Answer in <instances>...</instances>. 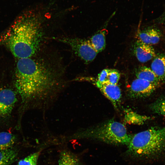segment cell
Returning <instances> with one entry per match:
<instances>
[{
    "label": "cell",
    "instance_id": "6da1fadb",
    "mask_svg": "<svg viewBox=\"0 0 165 165\" xmlns=\"http://www.w3.org/2000/svg\"><path fill=\"white\" fill-rule=\"evenodd\" d=\"M15 76V86L22 102L34 101L39 108L47 106L64 87L57 74L31 57L19 59Z\"/></svg>",
    "mask_w": 165,
    "mask_h": 165
},
{
    "label": "cell",
    "instance_id": "7a4b0ae2",
    "mask_svg": "<svg viewBox=\"0 0 165 165\" xmlns=\"http://www.w3.org/2000/svg\"><path fill=\"white\" fill-rule=\"evenodd\" d=\"M43 36L40 17L35 11L27 10L15 20L5 35V42L18 59L30 58L38 50Z\"/></svg>",
    "mask_w": 165,
    "mask_h": 165
},
{
    "label": "cell",
    "instance_id": "3957f363",
    "mask_svg": "<svg viewBox=\"0 0 165 165\" xmlns=\"http://www.w3.org/2000/svg\"><path fill=\"white\" fill-rule=\"evenodd\" d=\"M127 153L134 158L157 160L165 155V126L152 127L131 135Z\"/></svg>",
    "mask_w": 165,
    "mask_h": 165
},
{
    "label": "cell",
    "instance_id": "277c9868",
    "mask_svg": "<svg viewBox=\"0 0 165 165\" xmlns=\"http://www.w3.org/2000/svg\"><path fill=\"white\" fill-rule=\"evenodd\" d=\"M72 138L95 139L114 145H127L131 135L127 132L124 124L110 120L98 125L79 131Z\"/></svg>",
    "mask_w": 165,
    "mask_h": 165
},
{
    "label": "cell",
    "instance_id": "5b68a950",
    "mask_svg": "<svg viewBox=\"0 0 165 165\" xmlns=\"http://www.w3.org/2000/svg\"><path fill=\"white\" fill-rule=\"evenodd\" d=\"M58 40L70 46L75 54L86 63L93 61L97 53L89 40L70 38H59Z\"/></svg>",
    "mask_w": 165,
    "mask_h": 165
},
{
    "label": "cell",
    "instance_id": "8992f818",
    "mask_svg": "<svg viewBox=\"0 0 165 165\" xmlns=\"http://www.w3.org/2000/svg\"><path fill=\"white\" fill-rule=\"evenodd\" d=\"M159 87L146 80L137 78L132 82L129 94L132 98H146L151 96Z\"/></svg>",
    "mask_w": 165,
    "mask_h": 165
},
{
    "label": "cell",
    "instance_id": "52a82bcc",
    "mask_svg": "<svg viewBox=\"0 0 165 165\" xmlns=\"http://www.w3.org/2000/svg\"><path fill=\"white\" fill-rule=\"evenodd\" d=\"M16 93L8 88L0 89V119L9 116L17 101Z\"/></svg>",
    "mask_w": 165,
    "mask_h": 165
},
{
    "label": "cell",
    "instance_id": "ba28073f",
    "mask_svg": "<svg viewBox=\"0 0 165 165\" xmlns=\"http://www.w3.org/2000/svg\"><path fill=\"white\" fill-rule=\"evenodd\" d=\"M96 84L102 94L112 103L115 108L119 103L121 97V90L117 85L97 81Z\"/></svg>",
    "mask_w": 165,
    "mask_h": 165
},
{
    "label": "cell",
    "instance_id": "9c48e42d",
    "mask_svg": "<svg viewBox=\"0 0 165 165\" xmlns=\"http://www.w3.org/2000/svg\"><path fill=\"white\" fill-rule=\"evenodd\" d=\"M134 52L138 61L141 63H145L154 58L156 54L152 46L146 44L138 39L135 42Z\"/></svg>",
    "mask_w": 165,
    "mask_h": 165
},
{
    "label": "cell",
    "instance_id": "30bf717a",
    "mask_svg": "<svg viewBox=\"0 0 165 165\" xmlns=\"http://www.w3.org/2000/svg\"><path fill=\"white\" fill-rule=\"evenodd\" d=\"M162 36L161 31L156 28H150L138 33V39L150 46L158 43Z\"/></svg>",
    "mask_w": 165,
    "mask_h": 165
},
{
    "label": "cell",
    "instance_id": "8fae6325",
    "mask_svg": "<svg viewBox=\"0 0 165 165\" xmlns=\"http://www.w3.org/2000/svg\"><path fill=\"white\" fill-rule=\"evenodd\" d=\"M151 67L162 84L165 83V55H156L151 63Z\"/></svg>",
    "mask_w": 165,
    "mask_h": 165
},
{
    "label": "cell",
    "instance_id": "7c38bea8",
    "mask_svg": "<svg viewBox=\"0 0 165 165\" xmlns=\"http://www.w3.org/2000/svg\"><path fill=\"white\" fill-rule=\"evenodd\" d=\"M135 75L137 78L146 80L159 87L162 84L151 68L146 66L139 67L135 70Z\"/></svg>",
    "mask_w": 165,
    "mask_h": 165
},
{
    "label": "cell",
    "instance_id": "4fadbf2b",
    "mask_svg": "<svg viewBox=\"0 0 165 165\" xmlns=\"http://www.w3.org/2000/svg\"><path fill=\"white\" fill-rule=\"evenodd\" d=\"M18 154V149L13 147L0 150V165H11L16 160Z\"/></svg>",
    "mask_w": 165,
    "mask_h": 165
},
{
    "label": "cell",
    "instance_id": "5bb4252c",
    "mask_svg": "<svg viewBox=\"0 0 165 165\" xmlns=\"http://www.w3.org/2000/svg\"><path fill=\"white\" fill-rule=\"evenodd\" d=\"M106 33V30L102 29L93 35L89 40L97 53L102 51L105 48Z\"/></svg>",
    "mask_w": 165,
    "mask_h": 165
},
{
    "label": "cell",
    "instance_id": "9a60e30c",
    "mask_svg": "<svg viewBox=\"0 0 165 165\" xmlns=\"http://www.w3.org/2000/svg\"><path fill=\"white\" fill-rule=\"evenodd\" d=\"M77 156L68 150H63L60 153L58 165H79Z\"/></svg>",
    "mask_w": 165,
    "mask_h": 165
},
{
    "label": "cell",
    "instance_id": "2e32d148",
    "mask_svg": "<svg viewBox=\"0 0 165 165\" xmlns=\"http://www.w3.org/2000/svg\"><path fill=\"white\" fill-rule=\"evenodd\" d=\"M16 138L13 134L8 132H0V150H6L13 147Z\"/></svg>",
    "mask_w": 165,
    "mask_h": 165
},
{
    "label": "cell",
    "instance_id": "e0dca14e",
    "mask_svg": "<svg viewBox=\"0 0 165 165\" xmlns=\"http://www.w3.org/2000/svg\"><path fill=\"white\" fill-rule=\"evenodd\" d=\"M150 108L153 113L165 117V99L157 100L150 105Z\"/></svg>",
    "mask_w": 165,
    "mask_h": 165
},
{
    "label": "cell",
    "instance_id": "ac0fdd59",
    "mask_svg": "<svg viewBox=\"0 0 165 165\" xmlns=\"http://www.w3.org/2000/svg\"><path fill=\"white\" fill-rule=\"evenodd\" d=\"M40 154V151L31 154L20 160L17 165H37Z\"/></svg>",
    "mask_w": 165,
    "mask_h": 165
},
{
    "label": "cell",
    "instance_id": "d6986e66",
    "mask_svg": "<svg viewBox=\"0 0 165 165\" xmlns=\"http://www.w3.org/2000/svg\"><path fill=\"white\" fill-rule=\"evenodd\" d=\"M120 77L119 72L115 69H110L108 81L111 84L117 85Z\"/></svg>",
    "mask_w": 165,
    "mask_h": 165
},
{
    "label": "cell",
    "instance_id": "ffe728a7",
    "mask_svg": "<svg viewBox=\"0 0 165 165\" xmlns=\"http://www.w3.org/2000/svg\"><path fill=\"white\" fill-rule=\"evenodd\" d=\"M110 69H105L98 75L97 81L102 83L107 82Z\"/></svg>",
    "mask_w": 165,
    "mask_h": 165
},
{
    "label": "cell",
    "instance_id": "44dd1931",
    "mask_svg": "<svg viewBox=\"0 0 165 165\" xmlns=\"http://www.w3.org/2000/svg\"><path fill=\"white\" fill-rule=\"evenodd\" d=\"M156 21L158 23L165 25V12L156 19Z\"/></svg>",
    "mask_w": 165,
    "mask_h": 165
}]
</instances>
